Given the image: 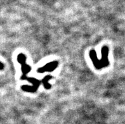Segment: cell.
<instances>
[{
	"label": "cell",
	"instance_id": "277c9868",
	"mask_svg": "<svg viewBox=\"0 0 125 124\" xmlns=\"http://www.w3.org/2000/svg\"><path fill=\"white\" fill-rule=\"evenodd\" d=\"M3 68H4V65L1 62H0V70H3Z\"/></svg>",
	"mask_w": 125,
	"mask_h": 124
},
{
	"label": "cell",
	"instance_id": "6da1fadb",
	"mask_svg": "<svg viewBox=\"0 0 125 124\" xmlns=\"http://www.w3.org/2000/svg\"><path fill=\"white\" fill-rule=\"evenodd\" d=\"M25 60H26V58L23 54H20V55H18V61L22 65V71L23 72L22 77H24L31 69V67H29L25 63Z\"/></svg>",
	"mask_w": 125,
	"mask_h": 124
},
{
	"label": "cell",
	"instance_id": "3957f363",
	"mask_svg": "<svg viewBox=\"0 0 125 124\" xmlns=\"http://www.w3.org/2000/svg\"><path fill=\"white\" fill-rule=\"evenodd\" d=\"M50 79H52V77H51V76H46V77H44V79L43 80V84H44V86L46 89H50V88L51 87V85L48 84L47 82L48 80Z\"/></svg>",
	"mask_w": 125,
	"mask_h": 124
},
{
	"label": "cell",
	"instance_id": "7a4b0ae2",
	"mask_svg": "<svg viewBox=\"0 0 125 124\" xmlns=\"http://www.w3.org/2000/svg\"><path fill=\"white\" fill-rule=\"evenodd\" d=\"M57 65H58V62L57 61L51 62V63L46 64L43 67L40 68L38 70V72L40 73H43L44 72H46V71H53L57 68Z\"/></svg>",
	"mask_w": 125,
	"mask_h": 124
}]
</instances>
